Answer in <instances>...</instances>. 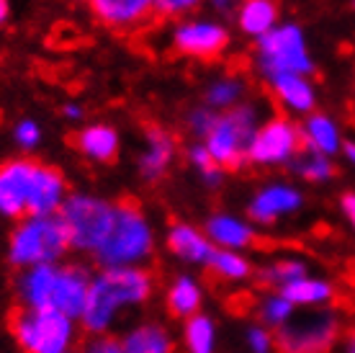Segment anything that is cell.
<instances>
[{
    "label": "cell",
    "instance_id": "cell-43",
    "mask_svg": "<svg viewBox=\"0 0 355 353\" xmlns=\"http://www.w3.org/2000/svg\"><path fill=\"white\" fill-rule=\"evenodd\" d=\"M343 152H345V158L350 160L355 165V140H347V142H343Z\"/></svg>",
    "mask_w": 355,
    "mask_h": 353
},
{
    "label": "cell",
    "instance_id": "cell-27",
    "mask_svg": "<svg viewBox=\"0 0 355 353\" xmlns=\"http://www.w3.org/2000/svg\"><path fill=\"white\" fill-rule=\"evenodd\" d=\"M245 96H248V85L245 80L237 78V75H222V78L211 80L206 85L204 93V106H209L216 114H224V111H232L245 104Z\"/></svg>",
    "mask_w": 355,
    "mask_h": 353
},
{
    "label": "cell",
    "instance_id": "cell-22",
    "mask_svg": "<svg viewBox=\"0 0 355 353\" xmlns=\"http://www.w3.org/2000/svg\"><path fill=\"white\" fill-rule=\"evenodd\" d=\"M75 147L90 163H111L119 155L121 140L111 124H88L75 134Z\"/></svg>",
    "mask_w": 355,
    "mask_h": 353
},
{
    "label": "cell",
    "instance_id": "cell-18",
    "mask_svg": "<svg viewBox=\"0 0 355 353\" xmlns=\"http://www.w3.org/2000/svg\"><path fill=\"white\" fill-rule=\"evenodd\" d=\"M165 245L170 256L191 265H206L214 253V245L206 238V232L191 222H173L165 235Z\"/></svg>",
    "mask_w": 355,
    "mask_h": 353
},
{
    "label": "cell",
    "instance_id": "cell-21",
    "mask_svg": "<svg viewBox=\"0 0 355 353\" xmlns=\"http://www.w3.org/2000/svg\"><path fill=\"white\" fill-rule=\"evenodd\" d=\"M286 299L291 302L296 309H320V307H332L338 304V286L329 281V279H322V276H304L299 281L288 284L281 289Z\"/></svg>",
    "mask_w": 355,
    "mask_h": 353
},
{
    "label": "cell",
    "instance_id": "cell-10",
    "mask_svg": "<svg viewBox=\"0 0 355 353\" xmlns=\"http://www.w3.org/2000/svg\"><path fill=\"white\" fill-rule=\"evenodd\" d=\"M173 49L193 60H214L230 47V31L214 18H180L170 31Z\"/></svg>",
    "mask_w": 355,
    "mask_h": 353
},
{
    "label": "cell",
    "instance_id": "cell-41",
    "mask_svg": "<svg viewBox=\"0 0 355 353\" xmlns=\"http://www.w3.org/2000/svg\"><path fill=\"white\" fill-rule=\"evenodd\" d=\"M343 353H355V327H347L345 338H343Z\"/></svg>",
    "mask_w": 355,
    "mask_h": 353
},
{
    "label": "cell",
    "instance_id": "cell-17",
    "mask_svg": "<svg viewBox=\"0 0 355 353\" xmlns=\"http://www.w3.org/2000/svg\"><path fill=\"white\" fill-rule=\"evenodd\" d=\"M67 196L70 191H67L62 170L39 163L34 188H31V202H28V217H57Z\"/></svg>",
    "mask_w": 355,
    "mask_h": 353
},
{
    "label": "cell",
    "instance_id": "cell-2",
    "mask_svg": "<svg viewBox=\"0 0 355 353\" xmlns=\"http://www.w3.org/2000/svg\"><path fill=\"white\" fill-rule=\"evenodd\" d=\"M155 227L137 202H116L114 224L90 261L98 268H132L155 256Z\"/></svg>",
    "mask_w": 355,
    "mask_h": 353
},
{
    "label": "cell",
    "instance_id": "cell-39",
    "mask_svg": "<svg viewBox=\"0 0 355 353\" xmlns=\"http://www.w3.org/2000/svg\"><path fill=\"white\" fill-rule=\"evenodd\" d=\"M340 206H343V214L345 220L350 222V227L355 230V194H345L340 199Z\"/></svg>",
    "mask_w": 355,
    "mask_h": 353
},
{
    "label": "cell",
    "instance_id": "cell-4",
    "mask_svg": "<svg viewBox=\"0 0 355 353\" xmlns=\"http://www.w3.org/2000/svg\"><path fill=\"white\" fill-rule=\"evenodd\" d=\"M8 330L21 353H70L78 343V320L54 309L13 307Z\"/></svg>",
    "mask_w": 355,
    "mask_h": 353
},
{
    "label": "cell",
    "instance_id": "cell-5",
    "mask_svg": "<svg viewBox=\"0 0 355 353\" xmlns=\"http://www.w3.org/2000/svg\"><path fill=\"white\" fill-rule=\"evenodd\" d=\"M67 253L70 240L60 217H24L8 238V261L18 271L62 263Z\"/></svg>",
    "mask_w": 355,
    "mask_h": 353
},
{
    "label": "cell",
    "instance_id": "cell-32",
    "mask_svg": "<svg viewBox=\"0 0 355 353\" xmlns=\"http://www.w3.org/2000/svg\"><path fill=\"white\" fill-rule=\"evenodd\" d=\"M188 163H191V168L198 173V178L204 181V186H209V188H219V186H222L227 170L219 168V165L214 163L211 152L206 150L204 142H193V145L188 147Z\"/></svg>",
    "mask_w": 355,
    "mask_h": 353
},
{
    "label": "cell",
    "instance_id": "cell-28",
    "mask_svg": "<svg viewBox=\"0 0 355 353\" xmlns=\"http://www.w3.org/2000/svg\"><path fill=\"white\" fill-rule=\"evenodd\" d=\"M304 276H309L306 261H302V258H296V256H281L260 268L258 281H260V286H266L268 292H281L284 286L299 281Z\"/></svg>",
    "mask_w": 355,
    "mask_h": 353
},
{
    "label": "cell",
    "instance_id": "cell-16",
    "mask_svg": "<svg viewBox=\"0 0 355 353\" xmlns=\"http://www.w3.org/2000/svg\"><path fill=\"white\" fill-rule=\"evenodd\" d=\"M206 238L211 240L214 247H222V250H237L245 253L250 247L258 243V230L250 220H242L237 214L230 212H216L211 214L204 224Z\"/></svg>",
    "mask_w": 355,
    "mask_h": 353
},
{
    "label": "cell",
    "instance_id": "cell-15",
    "mask_svg": "<svg viewBox=\"0 0 355 353\" xmlns=\"http://www.w3.org/2000/svg\"><path fill=\"white\" fill-rule=\"evenodd\" d=\"M93 16L114 31H129L157 13V0H90Z\"/></svg>",
    "mask_w": 355,
    "mask_h": 353
},
{
    "label": "cell",
    "instance_id": "cell-19",
    "mask_svg": "<svg viewBox=\"0 0 355 353\" xmlns=\"http://www.w3.org/2000/svg\"><path fill=\"white\" fill-rule=\"evenodd\" d=\"M266 83L273 93L275 104L286 111H291V114L309 116L317 106V90H314V83L309 80V75L286 72V75H275Z\"/></svg>",
    "mask_w": 355,
    "mask_h": 353
},
{
    "label": "cell",
    "instance_id": "cell-34",
    "mask_svg": "<svg viewBox=\"0 0 355 353\" xmlns=\"http://www.w3.org/2000/svg\"><path fill=\"white\" fill-rule=\"evenodd\" d=\"M42 137H44V132H42L39 122H34V119H21L13 126V142L21 150H36L42 145Z\"/></svg>",
    "mask_w": 355,
    "mask_h": 353
},
{
    "label": "cell",
    "instance_id": "cell-9",
    "mask_svg": "<svg viewBox=\"0 0 355 353\" xmlns=\"http://www.w3.org/2000/svg\"><path fill=\"white\" fill-rule=\"evenodd\" d=\"M302 132L286 116H270L258 126V132L250 142L248 163L260 168H278L291 165V160L302 150Z\"/></svg>",
    "mask_w": 355,
    "mask_h": 353
},
{
    "label": "cell",
    "instance_id": "cell-6",
    "mask_svg": "<svg viewBox=\"0 0 355 353\" xmlns=\"http://www.w3.org/2000/svg\"><path fill=\"white\" fill-rule=\"evenodd\" d=\"M263 124L258 101H245L242 106L216 116L211 132L206 134V150L211 152L214 163L224 170H237L248 163L250 142Z\"/></svg>",
    "mask_w": 355,
    "mask_h": 353
},
{
    "label": "cell",
    "instance_id": "cell-40",
    "mask_svg": "<svg viewBox=\"0 0 355 353\" xmlns=\"http://www.w3.org/2000/svg\"><path fill=\"white\" fill-rule=\"evenodd\" d=\"M83 114H85V111H83V106H80V104H75V101H67V104L62 106V116L67 119V122H80Z\"/></svg>",
    "mask_w": 355,
    "mask_h": 353
},
{
    "label": "cell",
    "instance_id": "cell-36",
    "mask_svg": "<svg viewBox=\"0 0 355 353\" xmlns=\"http://www.w3.org/2000/svg\"><path fill=\"white\" fill-rule=\"evenodd\" d=\"M206 0H157V13L170 18H180L196 10L198 6H204Z\"/></svg>",
    "mask_w": 355,
    "mask_h": 353
},
{
    "label": "cell",
    "instance_id": "cell-26",
    "mask_svg": "<svg viewBox=\"0 0 355 353\" xmlns=\"http://www.w3.org/2000/svg\"><path fill=\"white\" fill-rule=\"evenodd\" d=\"M209 276L219 284H242L255 276V265L245 253L237 250H222V247H214L209 263L204 265Z\"/></svg>",
    "mask_w": 355,
    "mask_h": 353
},
{
    "label": "cell",
    "instance_id": "cell-23",
    "mask_svg": "<svg viewBox=\"0 0 355 353\" xmlns=\"http://www.w3.org/2000/svg\"><path fill=\"white\" fill-rule=\"evenodd\" d=\"M299 132H302V145L306 150H314L320 155H327V158L343 150L340 126L327 114H309L299 126Z\"/></svg>",
    "mask_w": 355,
    "mask_h": 353
},
{
    "label": "cell",
    "instance_id": "cell-14",
    "mask_svg": "<svg viewBox=\"0 0 355 353\" xmlns=\"http://www.w3.org/2000/svg\"><path fill=\"white\" fill-rule=\"evenodd\" d=\"M175 160V137L165 129V126H155L150 124L144 129V145L142 152L137 158V170L147 183H157L165 178Z\"/></svg>",
    "mask_w": 355,
    "mask_h": 353
},
{
    "label": "cell",
    "instance_id": "cell-11",
    "mask_svg": "<svg viewBox=\"0 0 355 353\" xmlns=\"http://www.w3.org/2000/svg\"><path fill=\"white\" fill-rule=\"evenodd\" d=\"M39 163L31 158H10L0 163V217L24 220L28 217V202Z\"/></svg>",
    "mask_w": 355,
    "mask_h": 353
},
{
    "label": "cell",
    "instance_id": "cell-30",
    "mask_svg": "<svg viewBox=\"0 0 355 353\" xmlns=\"http://www.w3.org/2000/svg\"><path fill=\"white\" fill-rule=\"evenodd\" d=\"M252 312H255V322L270 327L275 333V330H281L296 315V307L281 292H266L258 297Z\"/></svg>",
    "mask_w": 355,
    "mask_h": 353
},
{
    "label": "cell",
    "instance_id": "cell-35",
    "mask_svg": "<svg viewBox=\"0 0 355 353\" xmlns=\"http://www.w3.org/2000/svg\"><path fill=\"white\" fill-rule=\"evenodd\" d=\"M216 111H211L209 106H196L191 114H188L186 124H188V129H191V134H196L198 140L204 142L206 140V134L211 132V126L214 122H216Z\"/></svg>",
    "mask_w": 355,
    "mask_h": 353
},
{
    "label": "cell",
    "instance_id": "cell-24",
    "mask_svg": "<svg viewBox=\"0 0 355 353\" xmlns=\"http://www.w3.org/2000/svg\"><path fill=\"white\" fill-rule=\"evenodd\" d=\"M234 16L242 34L252 36L258 42L278 26L281 10H278V0H242Z\"/></svg>",
    "mask_w": 355,
    "mask_h": 353
},
{
    "label": "cell",
    "instance_id": "cell-3",
    "mask_svg": "<svg viewBox=\"0 0 355 353\" xmlns=\"http://www.w3.org/2000/svg\"><path fill=\"white\" fill-rule=\"evenodd\" d=\"M347 333L345 315L338 304L320 309H296L281 330H275L278 353H332Z\"/></svg>",
    "mask_w": 355,
    "mask_h": 353
},
{
    "label": "cell",
    "instance_id": "cell-12",
    "mask_svg": "<svg viewBox=\"0 0 355 353\" xmlns=\"http://www.w3.org/2000/svg\"><path fill=\"white\" fill-rule=\"evenodd\" d=\"M90 281H93V271L83 263H57V274H54L52 299L49 309L62 312L67 318L80 322L85 302L90 294Z\"/></svg>",
    "mask_w": 355,
    "mask_h": 353
},
{
    "label": "cell",
    "instance_id": "cell-37",
    "mask_svg": "<svg viewBox=\"0 0 355 353\" xmlns=\"http://www.w3.org/2000/svg\"><path fill=\"white\" fill-rule=\"evenodd\" d=\"M83 353H121V343L114 336H101V338H93L83 348Z\"/></svg>",
    "mask_w": 355,
    "mask_h": 353
},
{
    "label": "cell",
    "instance_id": "cell-7",
    "mask_svg": "<svg viewBox=\"0 0 355 353\" xmlns=\"http://www.w3.org/2000/svg\"><path fill=\"white\" fill-rule=\"evenodd\" d=\"M116 202L101 199L96 194H70L57 217L67 232L70 250L93 258L111 232Z\"/></svg>",
    "mask_w": 355,
    "mask_h": 353
},
{
    "label": "cell",
    "instance_id": "cell-44",
    "mask_svg": "<svg viewBox=\"0 0 355 353\" xmlns=\"http://www.w3.org/2000/svg\"><path fill=\"white\" fill-rule=\"evenodd\" d=\"M350 284H353V286H355V265H353V268H350Z\"/></svg>",
    "mask_w": 355,
    "mask_h": 353
},
{
    "label": "cell",
    "instance_id": "cell-42",
    "mask_svg": "<svg viewBox=\"0 0 355 353\" xmlns=\"http://www.w3.org/2000/svg\"><path fill=\"white\" fill-rule=\"evenodd\" d=\"M10 18V0H0V26H6Z\"/></svg>",
    "mask_w": 355,
    "mask_h": 353
},
{
    "label": "cell",
    "instance_id": "cell-33",
    "mask_svg": "<svg viewBox=\"0 0 355 353\" xmlns=\"http://www.w3.org/2000/svg\"><path fill=\"white\" fill-rule=\"evenodd\" d=\"M245 348L248 353H278L275 351V333L260 322H250L245 327Z\"/></svg>",
    "mask_w": 355,
    "mask_h": 353
},
{
    "label": "cell",
    "instance_id": "cell-38",
    "mask_svg": "<svg viewBox=\"0 0 355 353\" xmlns=\"http://www.w3.org/2000/svg\"><path fill=\"white\" fill-rule=\"evenodd\" d=\"M216 13H237L242 0H206Z\"/></svg>",
    "mask_w": 355,
    "mask_h": 353
},
{
    "label": "cell",
    "instance_id": "cell-25",
    "mask_svg": "<svg viewBox=\"0 0 355 353\" xmlns=\"http://www.w3.org/2000/svg\"><path fill=\"white\" fill-rule=\"evenodd\" d=\"M121 353H175L173 336L160 322H142L126 330L124 338H119Z\"/></svg>",
    "mask_w": 355,
    "mask_h": 353
},
{
    "label": "cell",
    "instance_id": "cell-31",
    "mask_svg": "<svg viewBox=\"0 0 355 353\" xmlns=\"http://www.w3.org/2000/svg\"><path fill=\"white\" fill-rule=\"evenodd\" d=\"M291 170L299 178L309 181V183H322V181H329V178L335 176V165H332V160H329L327 155L306 150V147H302L299 155L291 160Z\"/></svg>",
    "mask_w": 355,
    "mask_h": 353
},
{
    "label": "cell",
    "instance_id": "cell-29",
    "mask_svg": "<svg viewBox=\"0 0 355 353\" xmlns=\"http://www.w3.org/2000/svg\"><path fill=\"white\" fill-rule=\"evenodd\" d=\"M183 351L216 353V322L206 312H198L183 322Z\"/></svg>",
    "mask_w": 355,
    "mask_h": 353
},
{
    "label": "cell",
    "instance_id": "cell-20",
    "mask_svg": "<svg viewBox=\"0 0 355 353\" xmlns=\"http://www.w3.org/2000/svg\"><path fill=\"white\" fill-rule=\"evenodd\" d=\"M165 307H168L170 318L186 322L193 318L204 307V286L201 281L191 274H178L173 276L165 286Z\"/></svg>",
    "mask_w": 355,
    "mask_h": 353
},
{
    "label": "cell",
    "instance_id": "cell-1",
    "mask_svg": "<svg viewBox=\"0 0 355 353\" xmlns=\"http://www.w3.org/2000/svg\"><path fill=\"white\" fill-rule=\"evenodd\" d=\"M157 292V276L147 265L101 268L93 274L90 294L83 309L80 327L93 338L108 336L126 309L144 307Z\"/></svg>",
    "mask_w": 355,
    "mask_h": 353
},
{
    "label": "cell",
    "instance_id": "cell-13",
    "mask_svg": "<svg viewBox=\"0 0 355 353\" xmlns=\"http://www.w3.org/2000/svg\"><path fill=\"white\" fill-rule=\"evenodd\" d=\"M302 206H304V196L296 186L275 181V183L260 186L258 191L252 194V199L248 204V220L252 224L268 227V224H275V222L296 214Z\"/></svg>",
    "mask_w": 355,
    "mask_h": 353
},
{
    "label": "cell",
    "instance_id": "cell-8",
    "mask_svg": "<svg viewBox=\"0 0 355 353\" xmlns=\"http://www.w3.org/2000/svg\"><path fill=\"white\" fill-rule=\"evenodd\" d=\"M255 70L263 80L275 75H309L314 70L306 36L296 24H278V26L255 42Z\"/></svg>",
    "mask_w": 355,
    "mask_h": 353
}]
</instances>
